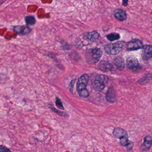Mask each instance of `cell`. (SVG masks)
Returning <instances> with one entry per match:
<instances>
[{"instance_id": "6da1fadb", "label": "cell", "mask_w": 152, "mask_h": 152, "mask_svg": "<svg viewBox=\"0 0 152 152\" xmlns=\"http://www.w3.org/2000/svg\"><path fill=\"white\" fill-rule=\"evenodd\" d=\"M89 81V76L85 74L82 75L78 78L77 82V90L80 96L82 98H87L89 96L88 90L86 89L87 85Z\"/></svg>"}, {"instance_id": "7a4b0ae2", "label": "cell", "mask_w": 152, "mask_h": 152, "mask_svg": "<svg viewBox=\"0 0 152 152\" xmlns=\"http://www.w3.org/2000/svg\"><path fill=\"white\" fill-rule=\"evenodd\" d=\"M102 55V52L98 48L89 49L86 53V61L89 64H96L100 60Z\"/></svg>"}, {"instance_id": "3957f363", "label": "cell", "mask_w": 152, "mask_h": 152, "mask_svg": "<svg viewBox=\"0 0 152 152\" xmlns=\"http://www.w3.org/2000/svg\"><path fill=\"white\" fill-rule=\"evenodd\" d=\"M108 81V78L104 75H97L92 81V86L96 91L101 92L104 90Z\"/></svg>"}, {"instance_id": "277c9868", "label": "cell", "mask_w": 152, "mask_h": 152, "mask_svg": "<svg viewBox=\"0 0 152 152\" xmlns=\"http://www.w3.org/2000/svg\"><path fill=\"white\" fill-rule=\"evenodd\" d=\"M125 42L122 41L108 44L105 46V51L109 55H117L122 51Z\"/></svg>"}, {"instance_id": "5b68a950", "label": "cell", "mask_w": 152, "mask_h": 152, "mask_svg": "<svg viewBox=\"0 0 152 152\" xmlns=\"http://www.w3.org/2000/svg\"><path fill=\"white\" fill-rule=\"evenodd\" d=\"M126 64L127 67L133 71H138L141 68L137 59L134 56H129L127 58Z\"/></svg>"}, {"instance_id": "8992f818", "label": "cell", "mask_w": 152, "mask_h": 152, "mask_svg": "<svg viewBox=\"0 0 152 152\" xmlns=\"http://www.w3.org/2000/svg\"><path fill=\"white\" fill-rule=\"evenodd\" d=\"M142 42L140 40H133L128 43L126 49L128 51H135L143 48Z\"/></svg>"}, {"instance_id": "52a82bcc", "label": "cell", "mask_w": 152, "mask_h": 152, "mask_svg": "<svg viewBox=\"0 0 152 152\" xmlns=\"http://www.w3.org/2000/svg\"><path fill=\"white\" fill-rule=\"evenodd\" d=\"M98 68L102 71L106 72L112 71L113 67L112 64L106 61H102L98 64Z\"/></svg>"}, {"instance_id": "ba28073f", "label": "cell", "mask_w": 152, "mask_h": 152, "mask_svg": "<svg viewBox=\"0 0 152 152\" xmlns=\"http://www.w3.org/2000/svg\"><path fill=\"white\" fill-rule=\"evenodd\" d=\"M142 58L144 60H148L152 58V46L146 45L144 46Z\"/></svg>"}, {"instance_id": "9c48e42d", "label": "cell", "mask_w": 152, "mask_h": 152, "mask_svg": "<svg viewBox=\"0 0 152 152\" xmlns=\"http://www.w3.org/2000/svg\"><path fill=\"white\" fill-rule=\"evenodd\" d=\"M152 146V137L147 136L144 139L143 143L142 144L141 149L142 151L149 150Z\"/></svg>"}, {"instance_id": "30bf717a", "label": "cell", "mask_w": 152, "mask_h": 152, "mask_svg": "<svg viewBox=\"0 0 152 152\" xmlns=\"http://www.w3.org/2000/svg\"><path fill=\"white\" fill-rule=\"evenodd\" d=\"M15 32L20 35H27L31 31L30 29L26 26H17L13 27Z\"/></svg>"}, {"instance_id": "8fae6325", "label": "cell", "mask_w": 152, "mask_h": 152, "mask_svg": "<svg viewBox=\"0 0 152 152\" xmlns=\"http://www.w3.org/2000/svg\"><path fill=\"white\" fill-rule=\"evenodd\" d=\"M115 17L120 21H123L126 19L127 14L125 10L121 9H117L114 11Z\"/></svg>"}, {"instance_id": "7c38bea8", "label": "cell", "mask_w": 152, "mask_h": 152, "mask_svg": "<svg viewBox=\"0 0 152 152\" xmlns=\"http://www.w3.org/2000/svg\"><path fill=\"white\" fill-rule=\"evenodd\" d=\"M106 99L108 102L111 103H113L116 101L115 91L112 87L108 88L106 95Z\"/></svg>"}, {"instance_id": "4fadbf2b", "label": "cell", "mask_w": 152, "mask_h": 152, "mask_svg": "<svg viewBox=\"0 0 152 152\" xmlns=\"http://www.w3.org/2000/svg\"><path fill=\"white\" fill-rule=\"evenodd\" d=\"M113 134L115 137L119 139L123 137L128 136L126 131L120 128H114L113 131Z\"/></svg>"}, {"instance_id": "5bb4252c", "label": "cell", "mask_w": 152, "mask_h": 152, "mask_svg": "<svg viewBox=\"0 0 152 152\" xmlns=\"http://www.w3.org/2000/svg\"><path fill=\"white\" fill-rule=\"evenodd\" d=\"M114 64L116 66L117 69L120 71L123 70L125 67V63L123 58L121 56H118L114 59Z\"/></svg>"}, {"instance_id": "9a60e30c", "label": "cell", "mask_w": 152, "mask_h": 152, "mask_svg": "<svg viewBox=\"0 0 152 152\" xmlns=\"http://www.w3.org/2000/svg\"><path fill=\"white\" fill-rule=\"evenodd\" d=\"M152 73L145 74L142 78L138 81V83L141 85H145L152 80Z\"/></svg>"}, {"instance_id": "2e32d148", "label": "cell", "mask_w": 152, "mask_h": 152, "mask_svg": "<svg viewBox=\"0 0 152 152\" xmlns=\"http://www.w3.org/2000/svg\"><path fill=\"white\" fill-rule=\"evenodd\" d=\"M107 38L110 41H114L120 38V35L116 33H112L107 36Z\"/></svg>"}, {"instance_id": "e0dca14e", "label": "cell", "mask_w": 152, "mask_h": 152, "mask_svg": "<svg viewBox=\"0 0 152 152\" xmlns=\"http://www.w3.org/2000/svg\"><path fill=\"white\" fill-rule=\"evenodd\" d=\"M99 37V35L97 32L93 31L92 32L89 33L88 34L87 38L89 39V40L93 41L96 40V39H98Z\"/></svg>"}, {"instance_id": "ac0fdd59", "label": "cell", "mask_w": 152, "mask_h": 152, "mask_svg": "<svg viewBox=\"0 0 152 152\" xmlns=\"http://www.w3.org/2000/svg\"><path fill=\"white\" fill-rule=\"evenodd\" d=\"M25 21L27 25H33L35 24L36 19L32 16H28L25 18Z\"/></svg>"}, {"instance_id": "d6986e66", "label": "cell", "mask_w": 152, "mask_h": 152, "mask_svg": "<svg viewBox=\"0 0 152 152\" xmlns=\"http://www.w3.org/2000/svg\"><path fill=\"white\" fill-rule=\"evenodd\" d=\"M56 105L57 107L60 109H64V108L63 107L62 103L61 101V100L59 98H56Z\"/></svg>"}, {"instance_id": "ffe728a7", "label": "cell", "mask_w": 152, "mask_h": 152, "mask_svg": "<svg viewBox=\"0 0 152 152\" xmlns=\"http://www.w3.org/2000/svg\"><path fill=\"white\" fill-rule=\"evenodd\" d=\"M51 109L53 111H54V112H55L56 113L58 114L59 116H62V117H66L67 116H68L67 114L65 113L64 112H62L61 111H59V110H57L56 108H54L52 107L51 108Z\"/></svg>"}, {"instance_id": "44dd1931", "label": "cell", "mask_w": 152, "mask_h": 152, "mask_svg": "<svg viewBox=\"0 0 152 152\" xmlns=\"http://www.w3.org/2000/svg\"><path fill=\"white\" fill-rule=\"evenodd\" d=\"M11 152V150H10L8 148L4 146L3 145H0V152Z\"/></svg>"}, {"instance_id": "7402d4cb", "label": "cell", "mask_w": 152, "mask_h": 152, "mask_svg": "<svg viewBox=\"0 0 152 152\" xmlns=\"http://www.w3.org/2000/svg\"><path fill=\"white\" fill-rule=\"evenodd\" d=\"M128 3V0H123L122 4L123 6H126Z\"/></svg>"}, {"instance_id": "603a6c76", "label": "cell", "mask_w": 152, "mask_h": 152, "mask_svg": "<svg viewBox=\"0 0 152 152\" xmlns=\"http://www.w3.org/2000/svg\"><path fill=\"white\" fill-rule=\"evenodd\" d=\"M3 3V1H2V2H0V5H1V4H2V3Z\"/></svg>"}]
</instances>
